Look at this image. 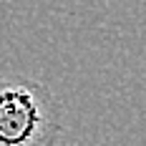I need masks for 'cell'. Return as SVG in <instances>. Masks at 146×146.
<instances>
[{
	"label": "cell",
	"mask_w": 146,
	"mask_h": 146,
	"mask_svg": "<svg viewBox=\"0 0 146 146\" xmlns=\"http://www.w3.org/2000/svg\"><path fill=\"white\" fill-rule=\"evenodd\" d=\"M63 111L50 88L23 76L0 78V146H56Z\"/></svg>",
	"instance_id": "1"
}]
</instances>
